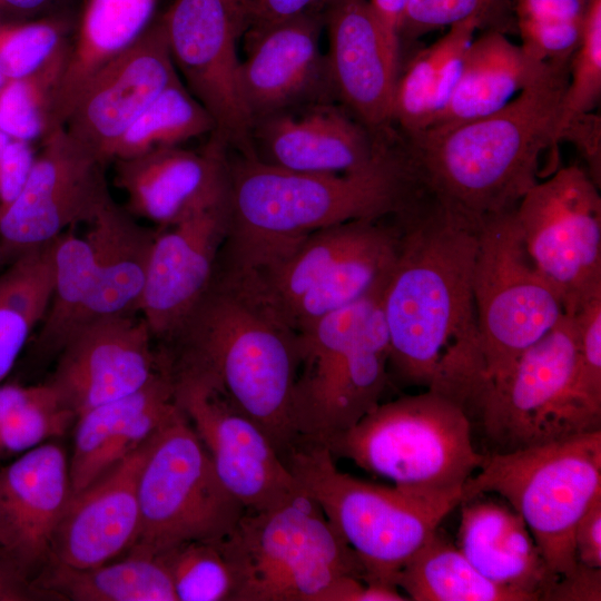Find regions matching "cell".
I'll return each mask as SVG.
<instances>
[{
  "label": "cell",
  "mask_w": 601,
  "mask_h": 601,
  "mask_svg": "<svg viewBox=\"0 0 601 601\" xmlns=\"http://www.w3.org/2000/svg\"><path fill=\"white\" fill-rule=\"evenodd\" d=\"M473 293L484 394L565 315L559 296L529 256L515 210L481 224Z\"/></svg>",
  "instance_id": "obj_12"
},
{
  "label": "cell",
  "mask_w": 601,
  "mask_h": 601,
  "mask_svg": "<svg viewBox=\"0 0 601 601\" xmlns=\"http://www.w3.org/2000/svg\"><path fill=\"white\" fill-rule=\"evenodd\" d=\"M570 141L583 159L584 170L597 186L601 185V118L590 111L571 118L560 131V142Z\"/></svg>",
  "instance_id": "obj_48"
},
{
  "label": "cell",
  "mask_w": 601,
  "mask_h": 601,
  "mask_svg": "<svg viewBox=\"0 0 601 601\" xmlns=\"http://www.w3.org/2000/svg\"><path fill=\"white\" fill-rule=\"evenodd\" d=\"M549 65L529 56L506 35L483 31L467 49L445 109L426 129H443L499 111Z\"/></svg>",
  "instance_id": "obj_29"
},
{
  "label": "cell",
  "mask_w": 601,
  "mask_h": 601,
  "mask_svg": "<svg viewBox=\"0 0 601 601\" xmlns=\"http://www.w3.org/2000/svg\"><path fill=\"white\" fill-rule=\"evenodd\" d=\"M515 1L405 0L397 31L401 56L424 35L466 20H474L482 31L518 35Z\"/></svg>",
  "instance_id": "obj_42"
},
{
  "label": "cell",
  "mask_w": 601,
  "mask_h": 601,
  "mask_svg": "<svg viewBox=\"0 0 601 601\" xmlns=\"http://www.w3.org/2000/svg\"><path fill=\"white\" fill-rule=\"evenodd\" d=\"M178 601H239L243 568L229 538L188 541L156 553Z\"/></svg>",
  "instance_id": "obj_39"
},
{
  "label": "cell",
  "mask_w": 601,
  "mask_h": 601,
  "mask_svg": "<svg viewBox=\"0 0 601 601\" xmlns=\"http://www.w3.org/2000/svg\"><path fill=\"white\" fill-rule=\"evenodd\" d=\"M179 78L213 118L211 135L252 156V120L238 87V41L252 24L250 0H174L160 14Z\"/></svg>",
  "instance_id": "obj_14"
},
{
  "label": "cell",
  "mask_w": 601,
  "mask_h": 601,
  "mask_svg": "<svg viewBox=\"0 0 601 601\" xmlns=\"http://www.w3.org/2000/svg\"><path fill=\"white\" fill-rule=\"evenodd\" d=\"M139 528L125 553L230 535L246 513L218 477L181 408L156 435L138 482ZM124 554V555H125Z\"/></svg>",
  "instance_id": "obj_10"
},
{
  "label": "cell",
  "mask_w": 601,
  "mask_h": 601,
  "mask_svg": "<svg viewBox=\"0 0 601 601\" xmlns=\"http://www.w3.org/2000/svg\"><path fill=\"white\" fill-rule=\"evenodd\" d=\"M178 77L161 17L86 85L63 127L109 164V155L135 119Z\"/></svg>",
  "instance_id": "obj_19"
},
{
  "label": "cell",
  "mask_w": 601,
  "mask_h": 601,
  "mask_svg": "<svg viewBox=\"0 0 601 601\" xmlns=\"http://www.w3.org/2000/svg\"><path fill=\"white\" fill-rule=\"evenodd\" d=\"M570 62L550 63L489 116L443 129L396 135L417 195L480 227L515 210L539 183L541 156L558 142Z\"/></svg>",
  "instance_id": "obj_3"
},
{
  "label": "cell",
  "mask_w": 601,
  "mask_h": 601,
  "mask_svg": "<svg viewBox=\"0 0 601 601\" xmlns=\"http://www.w3.org/2000/svg\"><path fill=\"white\" fill-rule=\"evenodd\" d=\"M415 198L395 140L375 165L351 174L287 170L229 150L227 234L219 255L262 268L318 229L394 216Z\"/></svg>",
  "instance_id": "obj_4"
},
{
  "label": "cell",
  "mask_w": 601,
  "mask_h": 601,
  "mask_svg": "<svg viewBox=\"0 0 601 601\" xmlns=\"http://www.w3.org/2000/svg\"><path fill=\"white\" fill-rule=\"evenodd\" d=\"M158 0H86L76 21L69 57L56 102L63 126L89 80L130 47L155 19Z\"/></svg>",
  "instance_id": "obj_30"
},
{
  "label": "cell",
  "mask_w": 601,
  "mask_h": 601,
  "mask_svg": "<svg viewBox=\"0 0 601 601\" xmlns=\"http://www.w3.org/2000/svg\"><path fill=\"white\" fill-rule=\"evenodd\" d=\"M229 538L244 574L239 601H326L344 578L365 581L358 556L299 484L279 503L246 511Z\"/></svg>",
  "instance_id": "obj_9"
},
{
  "label": "cell",
  "mask_w": 601,
  "mask_h": 601,
  "mask_svg": "<svg viewBox=\"0 0 601 601\" xmlns=\"http://www.w3.org/2000/svg\"><path fill=\"white\" fill-rule=\"evenodd\" d=\"M575 329V386L580 397L601 411V294L570 315Z\"/></svg>",
  "instance_id": "obj_46"
},
{
  "label": "cell",
  "mask_w": 601,
  "mask_h": 601,
  "mask_svg": "<svg viewBox=\"0 0 601 601\" xmlns=\"http://www.w3.org/2000/svg\"><path fill=\"white\" fill-rule=\"evenodd\" d=\"M162 343L170 370L208 377L286 459L298 443L292 417L298 333L254 269L218 255L207 288Z\"/></svg>",
  "instance_id": "obj_2"
},
{
  "label": "cell",
  "mask_w": 601,
  "mask_h": 601,
  "mask_svg": "<svg viewBox=\"0 0 601 601\" xmlns=\"http://www.w3.org/2000/svg\"><path fill=\"white\" fill-rule=\"evenodd\" d=\"M58 600L38 589L10 555L0 548V601Z\"/></svg>",
  "instance_id": "obj_52"
},
{
  "label": "cell",
  "mask_w": 601,
  "mask_h": 601,
  "mask_svg": "<svg viewBox=\"0 0 601 601\" xmlns=\"http://www.w3.org/2000/svg\"><path fill=\"white\" fill-rule=\"evenodd\" d=\"M227 234V204L157 228L138 312L166 341L207 288Z\"/></svg>",
  "instance_id": "obj_24"
},
{
  "label": "cell",
  "mask_w": 601,
  "mask_h": 601,
  "mask_svg": "<svg viewBox=\"0 0 601 601\" xmlns=\"http://www.w3.org/2000/svg\"><path fill=\"white\" fill-rule=\"evenodd\" d=\"M392 137L380 138L338 102H317L253 121L252 156L278 168L351 174L375 165Z\"/></svg>",
  "instance_id": "obj_20"
},
{
  "label": "cell",
  "mask_w": 601,
  "mask_h": 601,
  "mask_svg": "<svg viewBox=\"0 0 601 601\" xmlns=\"http://www.w3.org/2000/svg\"><path fill=\"white\" fill-rule=\"evenodd\" d=\"M384 35L401 60L398 22L405 0H368Z\"/></svg>",
  "instance_id": "obj_54"
},
{
  "label": "cell",
  "mask_w": 601,
  "mask_h": 601,
  "mask_svg": "<svg viewBox=\"0 0 601 601\" xmlns=\"http://www.w3.org/2000/svg\"><path fill=\"white\" fill-rule=\"evenodd\" d=\"M95 264L86 237L66 230L56 238L51 297L33 343L37 356L58 355L68 338L85 324L95 287Z\"/></svg>",
  "instance_id": "obj_37"
},
{
  "label": "cell",
  "mask_w": 601,
  "mask_h": 601,
  "mask_svg": "<svg viewBox=\"0 0 601 601\" xmlns=\"http://www.w3.org/2000/svg\"><path fill=\"white\" fill-rule=\"evenodd\" d=\"M35 157L32 144L0 131V213L21 190Z\"/></svg>",
  "instance_id": "obj_47"
},
{
  "label": "cell",
  "mask_w": 601,
  "mask_h": 601,
  "mask_svg": "<svg viewBox=\"0 0 601 601\" xmlns=\"http://www.w3.org/2000/svg\"><path fill=\"white\" fill-rule=\"evenodd\" d=\"M214 130L213 118L178 76L117 140L110 151L109 162L180 146L193 138L211 135Z\"/></svg>",
  "instance_id": "obj_38"
},
{
  "label": "cell",
  "mask_w": 601,
  "mask_h": 601,
  "mask_svg": "<svg viewBox=\"0 0 601 601\" xmlns=\"http://www.w3.org/2000/svg\"><path fill=\"white\" fill-rule=\"evenodd\" d=\"M70 47L36 73L9 80L0 90V131L32 144L59 128L56 102Z\"/></svg>",
  "instance_id": "obj_40"
},
{
  "label": "cell",
  "mask_w": 601,
  "mask_h": 601,
  "mask_svg": "<svg viewBox=\"0 0 601 601\" xmlns=\"http://www.w3.org/2000/svg\"><path fill=\"white\" fill-rule=\"evenodd\" d=\"M599 188L583 168H559L515 209L529 256L568 315L601 294Z\"/></svg>",
  "instance_id": "obj_13"
},
{
  "label": "cell",
  "mask_w": 601,
  "mask_h": 601,
  "mask_svg": "<svg viewBox=\"0 0 601 601\" xmlns=\"http://www.w3.org/2000/svg\"><path fill=\"white\" fill-rule=\"evenodd\" d=\"M400 233L394 216L382 235L342 260L284 311L290 325L302 331L384 287L396 260Z\"/></svg>",
  "instance_id": "obj_34"
},
{
  "label": "cell",
  "mask_w": 601,
  "mask_h": 601,
  "mask_svg": "<svg viewBox=\"0 0 601 601\" xmlns=\"http://www.w3.org/2000/svg\"><path fill=\"white\" fill-rule=\"evenodd\" d=\"M393 217L355 219L318 229L275 262L252 269L284 313L342 260L382 235Z\"/></svg>",
  "instance_id": "obj_33"
},
{
  "label": "cell",
  "mask_w": 601,
  "mask_h": 601,
  "mask_svg": "<svg viewBox=\"0 0 601 601\" xmlns=\"http://www.w3.org/2000/svg\"><path fill=\"white\" fill-rule=\"evenodd\" d=\"M155 435L70 496L53 535L49 562L90 568L129 550L139 528V475Z\"/></svg>",
  "instance_id": "obj_25"
},
{
  "label": "cell",
  "mask_w": 601,
  "mask_h": 601,
  "mask_svg": "<svg viewBox=\"0 0 601 601\" xmlns=\"http://www.w3.org/2000/svg\"><path fill=\"white\" fill-rule=\"evenodd\" d=\"M319 444L395 486L436 495L462 496L485 457L473 445L467 412L432 390L381 402Z\"/></svg>",
  "instance_id": "obj_6"
},
{
  "label": "cell",
  "mask_w": 601,
  "mask_h": 601,
  "mask_svg": "<svg viewBox=\"0 0 601 601\" xmlns=\"http://www.w3.org/2000/svg\"><path fill=\"white\" fill-rule=\"evenodd\" d=\"M70 496L69 461L57 444L41 443L0 469V548L32 581L50 561Z\"/></svg>",
  "instance_id": "obj_23"
},
{
  "label": "cell",
  "mask_w": 601,
  "mask_h": 601,
  "mask_svg": "<svg viewBox=\"0 0 601 601\" xmlns=\"http://www.w3.org/2000/svg\"><path fill=\"white\" fill-rule=\"evenodd\" d=\"M76 19L59 11L0 24V71L9 80L29 77L71 46Z\"/></svg>",
  "instance_id": "obj_43"
},
{
  "label": "cell",
  "mask_w": 601,
  "mask_h": 601,
  "mask_svg": "<svg viewBox=\"0 0 601 601\" xmlns=\"http://www.w3.org/2000/svg\"><path fill=\"white\" fill-rule=\"evenodd\" d=\"M76 418L47 382L36 385L32 394L0 421V459L62 435Z\"/></svg>",
  "instance_id": "obj_44"
},
{
  "label": "cell",
  "mask_w": 601,
  "mask_h": 601,
  "mask_svg": "<svg viewBox=\"0 0 601 601\" xmlns=\"http://www.w3.org/2000/svg\"><path fill=\"white\" fill-rule=\"evenodd\" d=\"M336 99L376 137H388L400 57L368 0H333L324 12Z\"/></svg>",
  "instance_id": "obj_22"
},
{
  "label": "cell",
  "mask_w": 601,
  "mask_h": 601,
  "mask_svg": "<svg viewBox=\"0 0 601 601\" xmlns=\"http://www.w3.org/2000/svg\"><path fill=\"white\" fill-rule=\"evenodd\" d=\"M324 14L250 26L245 32L238 87L254 120L317 102H337L326 53L321 49Z\"/></svg>",
  "instance_id": "obj_17"
},
{
  "label": "cell",
  "mask_w": 601,
  "mask_h": 601,
  "mask_svg": "<svg viewBox=\"0 0 601 601\" xmlns=\"http://www.w3.org/2000/svg\"><path fill=\"white\" fill-rule=\"evenodd\" d=\"M7 81L8 80L6 79V77L0 71V90L3 88V86L7 83Z\"/></svg>",
  "instance_id": "obj_55"
},
{
  "label": "cell",
  "mask_w": 601,
  "mask_h": 601,
  "mask_svg": "<svg viewBox=\"0 0 601 601\" xmlns=\"http://www.w3.org/2000/svg\"><path fill=\"white\" fill-rule=\"evenodd\" d=\"M106 164L65 127L36 154L17 197L0 213V266L80 223H91L111 198Z\"/></svg>",
  "instance_id": "obj_15"
},
{
  "label": "cell",
  "mask_w": 601,
  "mask_h": 601,
  "mask_svg": "<svg viewBox=\"0 0 601 601\" xmlns=\"http://www.w3.org/2000/svg\"><path fill=\"white\" fill-rule=\"evenodd\" d=\"M384 288L297 332L292 417L298 442L323 443L381 403L390 380Z\"/></svg>",
  "instance_id": "obj_7"
},
{
  "label": "cell",
  "mask_w": 601,
  "mask_h": 601,
  "mask_svg": "<svg viewBox=\"0 0 601 601\" xmlns=\"http://www.w3.org/2000/svg\"><path fill=\"white\" fill-rule=\"evenodd\" d=\"M546 601H600L601 569L577 562L572 571L559 577L544 592Z\"/></svg>",
  "instance_id": "obj_49"
},
{
  "label": "cell",
  "mask_w": 601,
  "mask_h": 601,
  "mask_svg": "<svg viewBox=\"0 0 601 601\" xmlns=\"http://www.w3.org/2000/svg\"><path fill=\"white\" fill-rule=\"evenodd\" d=\"M593 0H516L515 20L523 50L540 62H570Z\"/></svg>",
  "instance_id": "obj_41"
},
{
  "label": "cell",
  "mask_w": 601,
  "mask_h": 601,
  "mask_svg": "<svg viewBox=\"0 0 601 601\" xmlns=\"http://www.w3.org/2000/svg\"><path fill=\"white\" fill-rule=\"evenodd\" d=\"M152 342L140 314L89 322L62 346L47 383L78 417L138 391L161 370Z\"/></svg>",
  "instance_id": "obj_18"
},
{
  "label": "cell",
  "mask_w": 601,
  "mask_h": 601,
  "mask_svg": "<svg viewBox=\"0 0 601 601\" xmlns=\"http://www.w3.org/2000/svg\"><path fill=\"white\" fill-rule=\"evenodd\" d=\"M394 584L414 601H533L486 579L437 532L400 570Z\"/></svg>",
  "instance_id": "obj_36"
},
{
  "label": "cell",
  "mask_w": 601,
  "mask_h": 601,
  "mask_svg": "<svg viewBox=\"0 0 601 601\" xmlns=\"http://www.w3.org/2000/svg\"><path fill=\"white\" fill-rule=\"evenodd\" d=\"M176 401L206 447L218 477L248 512L266 510L298 483L264 431L208 377L170 371Z\"/></svg>",
  "instance_id": "obj_16"
},
{
  "label": "cell",
  "mask_w": 601,
  "mask_h": 601,
  "mask_svg": "<svg viewBox=\"0 0 601 601\" xmlns=\"http://www.w3.org/2000/svg\"><path fill=\"white\" fill-rule=\"evenodd\" d=\"M250 26L274 23L304 14H324L333 0H250Z\"/></svg>",
  "instance_id": "obj_51"
},
{
  "label": "cell",
  "mask_w": 601,
  "mask_h": 601,
  "mask_svg": "<svg viewBox=\"0 0 601 601\" xmlns=\"http://www.w3.org/2000/svg\"><path fill=\"white\" fill-rule=\"evenodd\" d=\"M479 26L454 24L434 43L402 58L391 106V127L398 136L428 128L445 109Z\"/></svg>",
  "instance_id": "obj_31"
},
{
  "label": "cell",
  "mask_w": 601,
  "mask_h": 601,
  "mask_svg": "<svg viewBox=\"0 0 601 601\" xmlns=\"http://www.w3.org/2000/svg\"><path fill=\"white\" fill-rule=\"evenodd\" d=\"M457 548L486 579L542 600L558 579L522 516L501 503L479 500L462 502Z\"/></svg>",
  "instance_id": "obj_27"
},
{
  "label": "cell",
  "mask_w": 601,
  "mask_h": 601,
  "mask_svg": "<svg viewBox=\"0 0 601 601\" xmlns=\"http://www.w3.org/2000/svg\"><path fill=\"white\" fill-rule=\"evenodd\" d=\"M89 225L86 238L92 247L96 267L85 324L110 316L139 314L157 228L139 224L112 197Z\"/></svg>",
  "instance_id": "obj_28"
},
{
  "label": "cell",
  "mask_w": 601,
  "mask_h": 601,
  "mask_svg": "<svg viewBox=\"0 0 601 601\" xmlns=\"http://www.w3.org/2000/svg\"><path fill=\"white\" fill-rule=\"evenodd\" d=\"M32 582L58 600L178 601L169 572L155 554L128 553L90 568L49 562Z\"/></svg>",
  "instance_id": "obj_32"
},
{
  "label": "cell",
  "mask_w": 601,
  "mask_h": 601,
  "mask_svg": "<svg viewBox=\"0 0 601 601\" xmlns=\"http://www.w3.org/2000/svg\"><path fill=\"white\" fill-rule=\"evenodd\" d=\"M66 0H0V23L38 19L61 10Z\"/></svg>",
  "instance_id": "obj_53"
},
{
  "label": "cell",
  "mask_w": 601,
  "mask_h": 601,
  "mask_svg": "<svg viewBox=\"0 0 601 601\" xmlns=\"http://www.w3.org/2000/svg\"><path fill=\"white\" fill-rule=\"evenodd\" d=\"M55 240L19 255L0 272V383L13 368L48 308Z\"/></svg>",
  "instance_id": "obj_35"
},
{
  "label": "cell",
  "mask_w": 601,
  "mask_h": 601,
  "mask_svg": "<svg viewBox=\"0 0 601 601\" xmlns=\"http://www.w3.org/2000/svg\"><path fill=\"white\" fill-rule=\"evenodd\" d=\"M601 98V0L589 9L581 42L569 70V82L558 122V142L562 127L574 116L593 111Z\"/></svg>",
  "instance_id": "obj_45"
},
{
  "label": "cell",
  "mask_w": 601,
  "mask_h": 601,
  "mask_svg": "<svg viewBox=\"0 0 601 601\" xmlns=\"http://www.w3.org/2000/svg\"><path fill=\"white\" fill-rule=\"evenodd\" d=\"M575 374V329L565 314L480 400L475 413L494 453L601 430V411L580 397Z\"/></svg>",
  "instance_id": "obj_11"
},
{
  "label": "cell",
  "mask_w": 601,
  "mask_h": 601,
  "mask_svg": "<svg viewBox=\"0 0 601 601\" xmlns=\"http://www.w3.org/2000/svg\"><path fill=\"white\" fill-rule=\"evenodd\" d=\"M484 493H497L522 516L552 575L569 573L577 565L575 525L601 495V430L485 454L461 503Z\"/></svg>",
  "instance_id": "obj_8"
},
{
  "label": "cell",
  "mask_w": 601,
  "mask_h": 601,
  "mask_svg": "<svg viewBox=\"0 0 601 601\" xmlns=\"http://www.w3.org/2000/svg\"><path fill=\"white\" fill-rule=\"evenodd\" d=\"M179 411L171 373L162 366L138 391L79 415L69 460L71 496L147 442Z\"/></svg>",
  "instance_id": "obj_26"
},
{
  "label": "cell",
  "mask_w": 601,
  "mask_h": 601,
  "mask_svg": "<svg viewBox=\"0 0 601 601\" xmlns=\"http://www.w3.org/2000/svg\"><path fill=\"white\" fill-rule=\"evenodd\" d=\"M1 24V23H0Z\"/></svg>",
  "instance_id": "obj_56"
},
{
  "label": "cell",
  "mask_w": 601,
  "mask_h": 601,
  "mask_svg": "<svg viewBox=\"0 0 601 601\" xmlns=\"http://www.w3.org/2000/svg\"><path fill=\"white\" fill-rule=\"evenodd\" d=\"M285 462L358 556L368 583L395 587L400 570L462 501L461 495L420 493L355 477L341 471L319 443L299 442Z\"/></svg>",
  "instance_id": "obj_5"
},
{
  "label": "cell",
  "mask_w": 601,
  "mask_h": 601,
  "mask_svg": "<svg viewBox=\"0 0 601 601\" xmlns=\"http://www.w3.org/2000/svg\"><path fill=\"white\" fill-rule=\"evenodd\" d=\"M229 149L209 136L198 149L173 146L115 160V185L126 209L157 228L227 204Z\"/></svg>",
  "instance_id": "obj_21"
},
{
  "label": "cell",
  "mask_w": 601,
  "mask_h": 601,
  "mask_svg": "<svg viewBox=\"0 0 601 601\" xmlns=\"http://www.w3.org/2000/svg\"><path fill=\"white\" fill-rule=\"evenodd\" d=\"M577 562L601 569V495H598L578 521L573 532Z\"/></svg>",
  "instance_id": "obj_50"
},
{
  "label": "cell",
  "mask_w": 601,
  "mask_h": 601,
  "mask_svg": "<svg viewBox=\"0 0 601 601\" xmlns=\"http://www.w3.org/2000/svg\"><path fill=\"white\" fill-rule=\"evenodd\" d=\"M396 217L397 256L381 302L388 367L470 414L484 392L473 293L480 227L422 197Z\"/></svg>",
  "instance_id": "obj_1"
}]
</instances>
